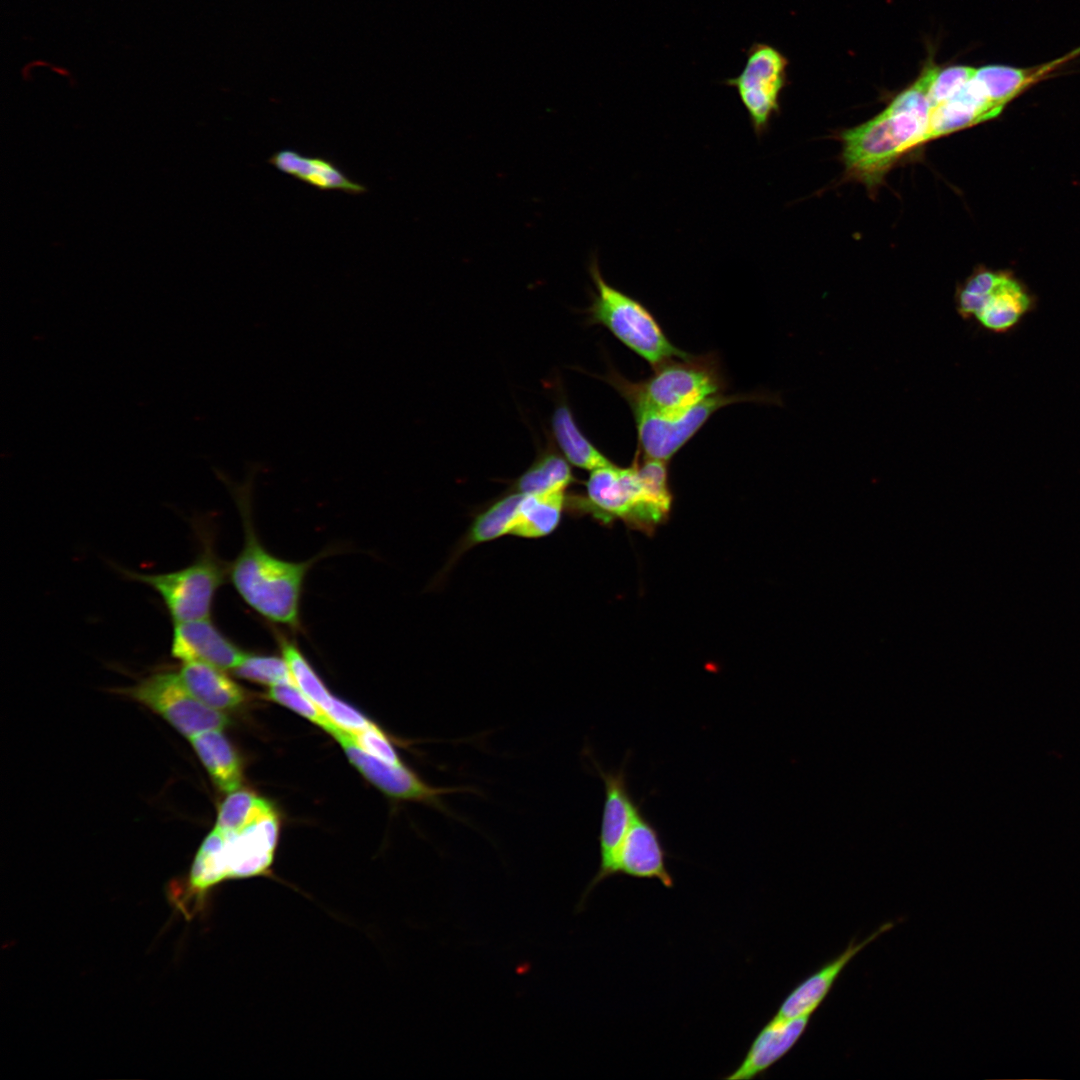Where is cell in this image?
Masks as SVG:
<instances>
[{
    "label": "cell",
    "mask_w": 1080,
    "mask_h": 1080,
    "mask_svg": "<svg viewBox=\"0 0 1080 1080\" xmlns=\"http://www.w3.org/2000/svg\"><path fill=\"white\" fill-rule=\"evenodd\" d=\"M672 502L667 462L637 451L628 467L612 463L590 471L584 493H567L566 512L603 525L621 521L652 535L668 519Z\"/></svg>",
    "instance_id": "obj_1"
},
{
    "label": "cell",
    "mask_w": 1080,
    "mask_h": 1080,
    "mask_svg": "<svg viewBox=\"0 0 1080 1080\" xmlns=\"http://www.w3.org/2000/svg\"><path fill=\"white\" fill-rule=\"evenodd\" d=\"M234 495L244 528V544L229 564L228 577L242 600L272 623L293 631L301 628L300 602L305 577L323 555L292 562L276 557L260 542L251 517L249 486L235 487Z\"/></svg>",
    "instance_id": "obj_2"
},
{
    "label": "cell",
    "mask_w": 1080,
    "mask_h": 1080,
    "mask_svg": "<svg viewBox=\"0 0 1080 1080\" xmlns=\"http://www.w3.org/2000/svg\"><path fill=\"white\" fill-rule=\"evenodd\" d=\"M930 112L928 85L918 78L879 115L842 134L847 171L867 185L878 183L897 158L926 142Z\"/></svg>",
    "instance_id": "obj_3"
},
{
    "label": "cell",
    "mask_w": 1080,
    "mask_h": 1080,
    "mask_svg": "<svg viewBox=\"0 0 1080 1080\" xmlns=\"http://www.w3.org/2000/svg\"><path fill=\"white\" fill-rule=\"evenodd\" d=\"M605 380L629 403L631 410L675 412L723 393L726 382L715 354L689 355L668 361L640 382H630L611 370Z\"/></svg>",
    "instance_id": "obj_4"
},
{
    "label": "cell",
    "mask_w": 1080,
    "mask_h": 1080,
    "mask_svg": "<svg viewBox=\"0 0 1080 1080\" xmlns=\"http://www.w3.org/2000/svg\"><path fill=\"white\" fill-rule=\"evenodd\" d=\"M588 271L595 287L586 310L591 324L607 328L653 369L690 355L668 339L656 318L640 301L606 282L596 257L591 258Z\"/></svg>",
    "instance_id": "obj_5"
},
{
    "label": "cell",
    "mask_w": 1080,
    "mask_h": 1080,
    "mask_svg": "<svg viewBox=\"0 0 1080 1080\" xmlns=\"http://www.w3.org/2000/svg\"><path fill=\"white\" fill-rule=\"evenodd\" d=\"M201 537V551L181 569L152 574L120 569L158 593L173 623L209 618L215 594L228 577L229 564L217 556L210 535Z\"/></svg>",
    "instance_id": "obj_6"
},
{
    "label": "cell",
    "mask_w": 1080,
    "mask_h": 1080,
    "mask_svg": "<svg viewBox=\"0 0 1080 1080\" xmlns=\"http://www.w3.org/2000/svg\"><path fill=\"white\" fill-rule=\"evenodd\" d=\"M767 399L758 394L718 393L675 412L634 410L638 451L644 457L668 462L719 409L730 404Z\"/></svg>",
    "instance_id": "obj_7"
},
{
    "label": "cell",
    "mask_w": 1080,
    "mask_h": 1080,
    "mask_svg": "<svg viewBox=\"0 0 1080 1080\" xmlns=\"http://www.w3.org/2000/svg\"><path fill=\"white\" fill-rule=\"evenodd\" d=\"M745 65L722 84L734 88L745 108L754 134L760 138L780 110V94L786 85L787 58L773 45L753 42L745 50Z\"/></svg>",
    "instance_id": "obj_8"
},
{
    "label": "cell",
    "mask_w": 1080,
    "mask_h": 1080,
    "mask_svg": "<svg viewBox=\"0 0 1080 1080\" xmlns=\"http://www.w3.org/2000/svg\"><path fill=\"white\" fill-rule=\"evenodd\" d=\"M127 695L169 722L189 739L195 735L222 730L229 724L222 711L197 700L184 686L178 673H153L126 689Z\"/></svg>",
    "instance_id": "obj_9"
},
{
    "label": "cell",
    "mask_w": 1080,
    "mask_h": 1080,
    "mask_svg": "<svg viewBox=\"0 0 1080 1080\" xmlns=\"http://www.w3.org/2000/svg\"><path fill=\"white\" fill-rule=\"evenodd\" d=\"M591 762L604 785V802L599 833V868L585 888L578 903V911L584 908L586 899L592 890L605 879L611 877V870L616 853L640 809L641 802L634 799L626 773L627 757L618 769L605 770L589 754Z\"/></svg>",
    "instance_id": "obj_10"
},
{
    "label": "cell",
    "mask_w": 1080,
    "mask_h": 1080,
    "mask_svg": "<svg viewBox=\"0 0 1080 1080\" xmlns=\"http://www.w3.org/2000/svg\"><path fill=\"white\" fill-rule=\"evenodd\" d=\"M341 745L349 761L361 774L386 795L405 801H416L447 812L442 796L465 788L436 787L425 782L406 765L387 763L361 749L350 734L338 727L331 734Z\"/></svg>",
    "instance_id": "obj_11"
},
{
    "label": "cell",
    "mask_w": 1080,
    "mask_h": 1080,
    "mask_svg": "<svg viewBox=\"0 0 1080 1080\" xmlns=\"http://www.w3.org/2000/svg\"><path fill=\"white\" fill-rule=\"evenodd\" d=\"M669 857L659 829L640 809L616 853L611 877L653 879L673 888L674 877L667 867Z\"/></svg>",
    "instance_id": "obj_12"
},
{
    "label": "cell",
    "mask_w": 1080,
    "mask_h": 1080,
    "mask_svg": "<svg viewBox=\"0 0 1080 1080\" xmlns=\"http://www.w3.org/2000/svg\"><path fill=\"white\" fill-rule=\"evenodd\" d=\"M279 822L274 812L236 833H225L223 851L226 880L266 876L271 872Z\"/></svg>",
    "instance_id": "obj_13"
},
{
    "label": "cell",
    "mask_w": 1080,
    "mask_h": 1080,
    "mask_svg": "<svg viewBox=\"0 0 1080 1080\" xmlns=\"http://www.w3.org/2000/svg\"><path fill=\"white\" fill-rule=\"evenodd\" d=\"M171 654L182 662L199 661L233 670L246 651L225 636L210 618H203L174 623Z\"/></svg>",
    "instance_id": "obj_14"
},
{
    "label": "cell",
    "mask_w": 1080,
    "mask_h": 1080,
    "mask_svg": "<svg viewBox=\"0 0 1080 1080\" xmlns=\"http://www.w3.org/2000/svg\"><path fill=\"white\" fill-rule=\"evenodd\" d=\"M893 927V922H887L860 942L852 939L839 955L823 964L818 970L795 986L780 1004L774 1016L778 1018H794L812 1015L826 998L848 963L862 949Z\"/></svg>",
    "instance_id": "obj_15"
},
{
    "label": "cell",
    "mask_w": 1080,
    "mask_h": 1080,
    "mask_svg": "<svg viewBox=\"0 0 1080 1080\" xmlns=\"http://www.w3.org/2000/svg\"><path fill=\"white\" fill-rule=\"evenodd\" d=\"M811 1016H773L758 1032L739 1066L724 1079L751 1080L764 1074L794 1047L806 1031Z\"/></svg>",
    "instance_id": "obj_16"
},
{
    "label": "cell",
    "mask_w": 1080,
    "mask_h": 1080,
    "mask_svg": "<svg viewBox=\"0 0 1080 1080\" xmlns=\"http://www.w3.org/2000/svg\"><path fill=\"white\" fill-rule=\"evenodd\" d=\"M1001 111L973 76L952 97L931 110L926 141L990 120Z\"/></svg>",
    "instance_id": "obj_17"
},
{
    "label": "cell",
    "mask_w": 1080,
    "mask_h": 1080,
    "mask_svg": "<svg viewBox=\"0 0 1080 1080\" xmlns=\"http://www.w3.org/2000/svg\"><path fill=\"white\" fill-rule=\"evenodd\" d=\"M275 169L321 191H341L351 195L364 194L367 188L350 179L334 162L319 156H306L285 148L267 160Z\"/></svg>",
    "instance_id": "obj_18"
},
{
    "label": "cell",
    "mask_w": 1080,
    "mask_h": 1080,
    "mask_svg": "<svg viewBox=\"0 0 1080 1080\" xmlns=\"http://www.w3.org/2000/svg\"><path fill=\"white\" fill-rule=\"evenodd\" d=\"M523 494L509 491L477 513L470 526L452 550L439 581L450 571L459 558L475 546L512 535L517 521Z\"/></svg>",
    "instance_id": "obj_19"
},
{
    "label": "cell",
    "mask_w": 1080,
    "mask_h": 1080,
    "mask_svg": "<svg viewBox=\"0 0 1080 1080\" xmlns=\"http://www.w3.org/2000/svg\"><path fill=\"white\" fill-rule=\"evenodd\" d=\"M1034 307V297L1023 283L1003 272L996 286L983 297L975 318L984 328L1004 333L1015 328Z\"/></svg>",
    "instance_id": "obj_20"
},
{
    "label": "cell",
    "mask_w": 1080,
    "mask_h": 1080,
    "mask_svg": "<svg viewBox=\"0 0 1080 1080\" xmlns=\"http://www.w3.org/2000/svg\"><path fill=\"white\" fill-rule=\"evenodd\" d=\"M187 690L203 704L228 711L240 707L247 700L245 690L227 676L222 669L199 662H183L177 672Z\"/></svg>",
    "instance_id": "obj_21"
},
{
    "label": "cell",
    "mask_w": 1080,
    "mask_h": 1080,
    "mask_svg": "<svg viewBox=\"0 0 1080 1080\" xmlns=\"http://www.w3.org/2000/svg\"><path fill=\"white\" fill-rule=\"evenodd\" d=\"M190 742L219 789L230 793L240 787L243 779L241 761L221 730L195 735Z\"/></svg>",
    "instance_id": "obj_22"
},
{
    "label": "cell",
    "mask_w": 1080,
    "mask_h": 1080,
    "mask_svg": "<svg viewBox=\"0 0 1080 1080\" xmlns=\"http://www.w3.org/2000/svg\"><path fill=\"white\" fill-rule=\"evenodd\" d=\"M567 493L523 494L512 535L538 539L552 534L566 511Z\"/></svg>",
    "instance_id": "obj_23"
},
{
    "label": "cell",
    "mask_w": 1080,
    "mask_h": 1080,
    "mask_svg": "<svg viewBox=\"0 0 1080 1080\" xmlns=\"http://www.w3.org/2000/svg\"><path fill=\"white\" fill-rule=\"evenodd\" d=\"M1069 58L1065 56L1046 65L1030 69L987 65L976 69L974 77L982 85L989 100L1003 109L1010 100Z\"/></svg>",
    "instance_id": "obj_24"
},
{
    "label": "cell",
    "mask_w": 1080,
    "mask_h": 1080,
    "mask_svg": "<svg viewBox=\"0 0 1080 1080\" xmlns=\"http://www.w3.org/2000/svg\"><path fill=\"white\" fill-rule=\"evenodd\" d=\"M551 427L562 455L570 464L589 471L612 464L583 434L565 403L554 410Z\"/></svg>",
    "instance_id": "obj_25"
},
{
    "label": "cell",
    "mask_w": 1080,
    "mask_h": 1080,
    "mask_svg": "<svg viewBox=\"0 0 1080 1080\" xmlns=\"http://www.w3.org/2000/svg\"><path fill=\"white\" fill-rule=\"evenodd\" d=\"M576 482L568 460L553 449L539 455L512 484L509 491L521 494H545L567 491Z\"/></svg>",
    "instance_id": "obj_26"
},
{
    "label": "cell",
    "mask_w": 1080,
    "mask_h": 1080,
    "mask_svg": "<svg viewBox=\"0 0 1080 1080\" xmlns=\"http://www.w3.org/2000/svg\"><path fill=\"white\" fill-rule=\"evenodd\" d=\"M225 842V833L216 827L202 842L189 876L190 889L198 895H204L226 880L223 863Z\"/></svg>",
    "instance_id": "obj_27"
},
{
    "label": "cell",
    "mask_w": 1080,
    "mask_h": 1080,
    "mask_svg": "<svg viewBox=\"0 0 1080 1080\" xmlns=\"http://www.w3.org/2000/svg\"><path fill=\"white\" fill-rule=\"evenodd\" d=\"M274 812L271 804L248 790H235L219 807L216 828L236 833L254 821Z\"/></svg>",
    "instance_id": "obj_28"
},
{
    "label": "cell",
    "mask_w": 1080,
    "mask_h": 1080,
    "mask_svg": "<svg viewBox=\"0 0 1080 1080\" xmlns=\"http://www.w3.org/2000/svg\"><path fill=\"white\" fill-rule=\"evenodd\" d=\"M274 632L293 683L324 711L333 696L296 644L278 630L275 629Z\"/></svg>",
    "instance_id": "obj_29"
},
{
    "label": "cell",
    "mask_w": 1080,
    "mask_h": 1080,
    "mask_svg": "<svg viewBox=\"0 0 1080 1080\" xmlns=\"http://www.w3.org/2000/svg\"><path fill=\"white\" fill-rule=\"evenodd\" d=\"M232 671L239 678L270 687L281 683H293L283 656L246 652L241 662Z\"/></svg>",
    "instance_id": "obj_30"
},
{
    "label": "cell",
    "mask_w": 1080,
    "mask_h": 1080,
    "mask_svg": "<svg viewBox=\"0 0 1080 1080\" xmlns=\"http://www.w3.org/2000/svg\"><path fill=\"white\" fill-rule=\"evenodd\" d=\"M267 698L279 703L320 726L330 735L338 727L327 714L307 697L294 683L271 686Z\"/></svg>",
    "instance_id": "obj_31"
},
{
    "label": "cell",
    "mask_w": 1080,
    "mask_h": 1080,
    "mask_svg": "<svg viewBox=\"0 0 1080 1080\" xmlns=\"http://www.w3.org/2000/svg\"><path fill=\"white\" fill-rule=\"evenodd\" d=\"M976 69L967 66H952L937 70L928 90L931 110L952 97L975 74Z\"/></svg>",
    "instance_id": "obj_32"
},
{
    "label": "cell",
    "mask_w": 1080,
    "mask_h": 1080,
    "mask_svg": "<svg viewBox=\"0 0 1080 1080\" xmlns=\"http://www.w3.org/2000/svg\"><path fill=\"white\" fill-rule=\"evenodd\" d=\"M350 736L367 753L393 765L404 764L391 741L374 723L365 730L350 734Z\"/></svg>",
    "instance_id": "obj_33"
},
{
    "label": "cell",
    "mask_w": 1080,
    "mask_h": 1080,
    "mask_svg": "<svg viewBox=\"0 0 1080 1080\" xmlns=\"http://www.w3.org/2000/svg\"><path fill=\"white\" fill-rule=\"evenodd\" d=\"M324 712L338 727L350 734L363 731L373 724L361 712L335 697Z\"/></svg>",
    "instance_id": "obj_34"
}]
</instances>
